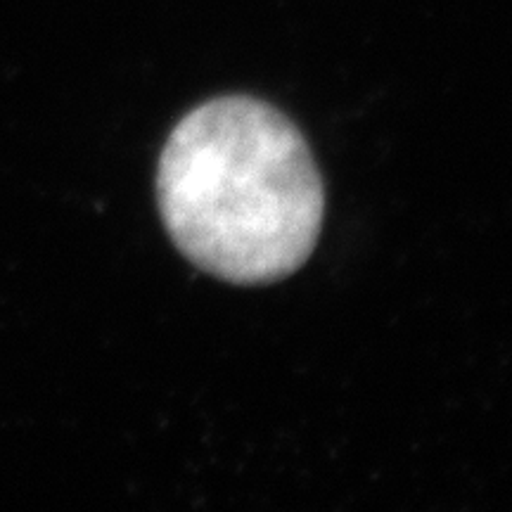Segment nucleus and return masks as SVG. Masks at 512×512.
<instances>
[{
  "instance_id": "nucleus-1",
  "label": "nucleus",
  "mask_w": 512,
  "mask_h": 512,
  "mask_svg": "<svg viewBox=\"0 0 512 512\" xmlns=\"http://www.w3.org/2000/svg\"><path fill=\"white\" fill-rule=\"evenodd\" d=\"M157 197L176 247L235 285L297 271L316 247L325 207L302 133L254 98L204 102L174 128Z\"/></svg>"
}]
</instances>
